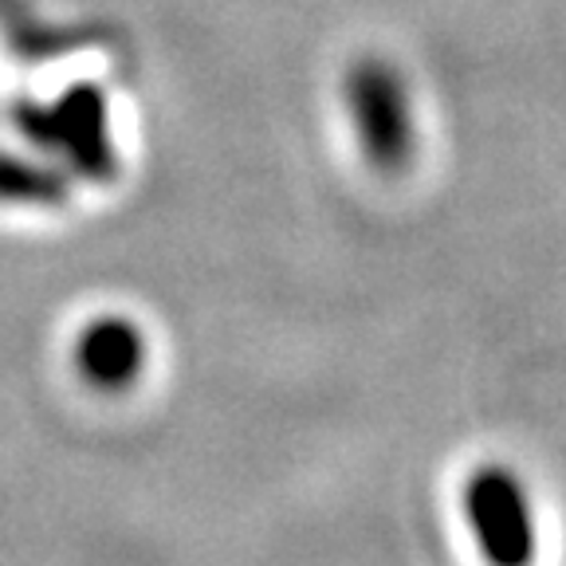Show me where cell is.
<instances>
[{
    "mask_svg": "<svg viewBox=\"0 0 566 566\" xmlns=\"http://www.w3.org/2000/svg\"><path fill=\"white\" fill-rule=\"evenodd\" d=\"M67 197V181L52 166L17 154H0V201L60 205Z\"/></svg>",
    "mask_w": 566,
    "mask_h": 566,
    "instance_id": "5",
    "label": "cell"
},
{
    "mask_svg": "<svg viewBox=\"0 0 566 566\" xmlns=\"http://www.w3.org/2000/svg\"><path fill=\"white\" fill-rule=\"evenodd\" d=\"M464 515L480 543V555L500 566H523L535 555V527H531L527 492L512 469L484 464L464 484Z\"/></svg>",
    "mask_w": 566,
    "mask_h": 566,
    "instance_id": "3",
    "label": "cell"
},
{
    "mask_svg": "<svg viewBox=\"0 0 566 566\" xmlns=\"http://www.w3.org/2000/svg\"><path fill=\"white\" fill-rule=\"evenodd\" d=\"M343 95L366 161L378 174H401L417 154L413 106L401 75L378 55H363L346 71Z\"/></svg>",
    "mask_w": 566,
    "mask_h": 566,
    "instance_id": "1",
    "label": "cell"
},
{
    "mask_svg": "<svg viewBox=\"0 0 566 566\" xmlns=\"http://www.w3.org/2000/svg\"><path fill=\"white\" fill-rule=\"evenodd\" d=\"M20 126L28 138L40 146H52L71 161L75 174L87 181H111L118 174L115 142H111V118H106V98L98 87L80 83L55 106H20Z\"/></svg>",
    "mask_w": 566,
    "mask_h": 566,
    "instance_id": "2",
    "label": "cell"
},
{
    "mask_svg": "<svg viewBox=\"0 0 566 566\" xmlns=\"http://www.w3.org/2000/svg\"><path fill=\"white\" fill-rule=\"evenodd\" d=\"M75 366L95 389L118 394L138 381L146 366V338L130 318H98L80 335Z\"/></svg>",
    "mask_w": 566,
    "mask_h": 566,
    "instance_id": "4",
    "label": "cell"
}]
</instances>
